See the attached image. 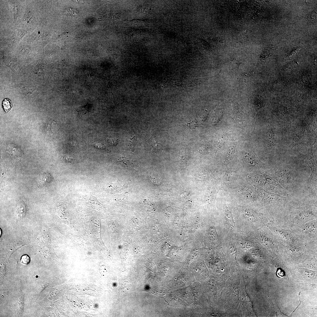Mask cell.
Instances as JSON below:
<instances>
[{
    "instance_id": "obj_1",
    "label": "cell",
    "mask_w": 317,
    "mask_h": 317,
    "mask_svg": "<svg viewBox=\"0 0 317 317\" xmlns=\"http://www.w3.org/2000/svg\"><path fill=\"white\" fill-rule=\"evenodd\" d=\"M226 211L225 216L226 221L231 229H233L235 226V223L233 217L232 212L226 206Z\"/></svg>"
},
{
    "instance_id": "obj_2",
    "label": "cell",
    "mask_w": 317,
    "mask_h": 317,
    "mask_svg": "<svg viewBox=\"0 0 317 317\" xmlns=\"http://www.w3.org/2000/svg\"><path fill=\"white\" fill-rule=\"evenodd\" d=\"M143 205L145 209L148 212H152L154 211L155 208L153 204L149 200H145L143 202Z\"/></svg>"
},
{
    "instance_id": "obj_3",
    "label": "cell",
    "mask_w": 317,
    "mask_h": 317,
    "mask_svg": "<svg viewBox=\"0 0 317 317\" xmlns=\"http://www.w3.org/2000/svg\"><path fill=\"white\" fill-rule=\"evenodd\" d=\"M2 106L4 110L6 113L8 112L12 107V103L11 101L8 99H5L2 103Z\"/></svg>"
},
{
    "instance_id": "obj_4",
    "label": "cell",
    "mask_w": 317,
    "mask_h": 317,
    "mask_svg": "<svg viewBox=\"0 0 317 317\" xmlns=\"http://www.w3.org/2000/svg\"><path fill=\"white\" fill-rule=\"evenodd\" d=\"M241 245L242 249L246 250L251 248L253 246V244L248 240H244L241 242Z\"/></svg>"
},
{
    "instance_id": "obj_5",
    "label": "cell",
    "mask_w": 317,
    "mask_h": 317,
    "mask_svg": "<svg viewBox=\"0 0 317 317\" xmlns=\"http://www.w3.org/2000/svg\"><path fill=\"white\" fill-rule=\"evenodd\" d=\"M64 13L66 15L69 16H73L77 14V11L72 8H67L64 10Z\"/></svg>"
},
{
    "instance_id": "obj_6",
    "label": "cell",
    "mask_w": 317,
    "mask_h": 317,
    "mask_svg": "<svg viewBox=\"0 0 317 317\" xmlns=\"http://www.w3.org/2000/svg\"><path fill=\"white\" fill-rule=\"evenodd\" d=\"M259 239L262 244L264 246H270V242L269 239L266 236L262 235H260Z\"/></svg>"
},
{
    "instance_id": "obj_7",
    "label": "cell",
    "mask_w": 317,
    "mask_h": 317,
    "mask_svg": "<svg viewBox=\"0 0 317 317\" xmlns=\"http://www.w3.org/2000/svg\"><path fill=\"white\" fill-rule=\"evenodd\" d=\"M119 162L121 165L124 166L129 167L132 165V161L125 157H122Z\"/></svg>"
},
{
    "instance_id": "obj_8",
    "label": "cell",
    "mask_w": 317,
    "mask_h": 317,
    "mask_svg": "<svg viewBox=\"0 0 317 317\" xmlns=\"http://www.w3.org/2000/svg\"><path fill=\"white\" fill-rule=\"evenodd\" d=\"M99 271L100 273L102 276H105L108 273V270L107 267L103 265L101 266L99 268Z\"/></svg>"
},
{
    "instance_id": "obj_9",
    "label": "cell",
    "mask_w": 317,
    "mask_h": 317,
    "mask_svg": "<svg viewBox=\"0 0 317 317\" xmlns=\"http://www.w3.org/2000/svg\"><path fill=\"white\" fill-rule=\"evenodd\" d=\"M30 258L28 255H24L22 256L21 259V262L22 263L28 265L30 262Z\"/></svg>"
},
{
    "instance_id": "obj_10",
    "label": "cell",
    "mask_w": 317,
    "mask_h": 317,
    "mask_svg": "<svg viewBox=\"0 0 317 317\" xmlns=\"http://www.w3.org/2000/svg\"><path fill=\"white\" fill-rule=\"evenodd\" d=\"M235 151V149L234 147L230 148L227 154L226 157V160L229 161V159H231L232 156L234 154Z\"/></svg>"
},
{
    "instance_id": "obj_11",
    "label": "cell",
    "mask_w": 317,
    "mask_h": 317,
    "mask_svg": "<svg viewBox=\"0 0 317 317\" xmlns=\"http://www.w3.org/2000/svg\"><path fill=\"white\" fill-rule=\"evenodd\" d=\"M207 148L206 146H204L200 148L199 150L200 153L202 154H205L207 152Z\"/></svg>"
},
{
    "instance_id": "obj_12",
    "label": "cell",
    "mask_w": 317,
    "mask_h": 317,
    "mask_svg": "<svg viewBox=\"0 0 317 317\" xmlns=\"http://www.w3.org/2000/svg\"><path fill=\"white\" fill-rule=\"evenodd\" d=\"M308 228L309 231H313L314 229H316V227L314 226V225H311L308 226Z\"/></svg>"
},
{
    "instance_id": "obj_13",
    "label": "cell",
    "mask_w": 317,
    "mask_h": 317,
    "mask_svg": "<svg viewBox=\"0 0 317 317\" xmlns=\"http://www.w3.org/2000/svg\"><path fill=\"white\" fill-rule=\"evenodd\" d=\"M102 145H101V143L98 142L95 143L94 145V146L96 147L98 149L100 148V149H101V148L102 147Z\"/></svg>"
}]
</instances>
